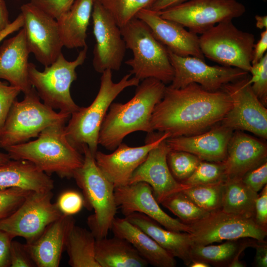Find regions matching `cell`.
<instances>
[{
    "mask_svg": "<svg viewBox=\"0 0 267 267\" xmlns=\"http://www.w3.org/2000/svg\"><path fill=\"white\" fill-rule=\"evenodd\" d=\"M231 106L222 89L209 91L196 83L179 89L166 86L152 113L151 127L170 137L200 134L221 122Z\"/></svg>",
    "mask_w": 267,
    "mask_h": 267,
    "instance_id": "1",
    "label": "cell"
},
{
    "mask_svg": "<svg viewBox=\"0 0 267 267\" xmlns=\"http://www.w3.org/2000/svg\"><path fill=\"white\" fill-rule=\"evenodd\" d=\"M134 96L125 103H112L101 126L98 144L114 150L128 134L136 131L151 133L152 113L162 98L166 85L154 78L142 80Z\"/></svg>",
    "mask_w": 267,
    "mask_h": 267,
    "instance_id": "2",
    "label": "cell"
},
{
    "mask_svg": "<svg viewBox=\"0 0 267 267\" xmlns=\"http://www.w3.org/2000/svg\"><path fill=\"white\" fill-rule=\"evenodd\" d=\"M65 122L44 129L34 140L8 146L4 149L12 160H24L49 175L73 178L83 164L84 156L73 146L65 133Z\"/></svg>",
    "mask_w": 267,
    "mask_h": 267,
    "instance_id": "3",
    "label": "cell"
},
{
    "mask_svg": "<svg viewBox=\"0 0 267 267\" xmlns=\"http://www.w3.org/2000/svg\"><path fill=\"white\" fill-rule=\"evenodd\" d=\"M101 74L100 88L93 101L89 106L80 107L72 113L65 126V135L69 142L82 154V147L86 145L95 155L101 126L110 105L125 89L137 87L140 82L134 76L131 77L130 73L117 83L113 81L111 70H106Z\"/></svg>",
    "mask_w": 267,
    "mask_h": 267,
    "instance_id": "4",
    "label": "cell"
},
{
    "mask_svg": "<svg viewBox=\"0 0 267 267\" xmlns=\"http://www.w3.org/2000/svg\"><path fill=\"white\" fill-rule=\"evenodd\" d=\"M82 165L73 178L82 189L84 206L94 214L88 219V224L96 239L106 237L111 229L117 210L114 196L115 186L97 166L94 156L88 146L82 149Z\"/></svg>",
    "mask_w": 267,
    "mask_h": 267,
    "instance_id": "5",
    "label": "cell"
},
{
    "mask_svg": "<svg viewBox=\"0 0 267 267\" xmlns=\"http://www.w3.org/2000/svg\"><path fill=\"white\" fill-rule=\"evenodd\" d=\"M120 29L127 49L133 53L125 62L131 68L130 73L140 81L154 78L165 85L171 83L174 72L168 49L149 27L135 17Z\"/></svg>",
    "mask_w": 267,
    "mask_h": 267,
    "instance_id": "6",
    "label": "cell"
},
{
    "mask_svg": "<svg viewBox=\"0 0 267 267\" xmlns=\"http://www.w3.org/2000/svg\"><path fill=\"white\" fill-rule=\"evenodd\" d=\"M71 115L59 111L40 101L34 87L24 94L22 100H15L5 123L0 130V148L28 141L38 137L47 127L61 122H66Z\"/></svg>",
    "mask_w": 267,
    "mask_h": 267,
    "instance_id": "7",
    "label": "cell"
},
{
    "mask_svg": "<svg viewBox=\"0 0 267 267\" xmlns=\"http://www.w3.org/2000/svg\"><path fill=\"white\" fill-rule=\"evenodd\" d=\"M87 51L86 45L73 61L67 60L62 53L43 71L29 63V81L44 104L70 115L79 109L71 95L70 87L77 78L76 68L85 61Z\"/></svg>",
    "mask_w": 267,
    "mask_h": 267,
    "instance_id": "8",
    "label": "cell"
},
{
    "mask_svg": "<svg viewBox=\"0 0 267 267\" xmlns=\"http://www.w3.org/2000/svg\"><path fill=\"white\" fill-rule=\"evenodd\" d=\"M255 42L253 34L239 30L232 20L215 25L199 37L200 48L205 57L248 73Z\"/></svg>",
    "mask_w": 267,
    "mask_h": 267,
    "instance_id": "9",
    "label": "cell"
},
{
    "mask_svg": "<svg viewBox=\"0 0 267 267\" xmlns=\"http://www.w3.org/2000/svg\"><path fill=\"white\" fill-rule=\"evenodd\" d=\"M51 191H31L12 214L0 221V229L13 238L23 237L27 243L34 240L63 215L56 203L52 202Z\"/></svg>",
    "mask_w": 267,
    "mask_h": 267,
    "instance_id": "10",
    "label": "cell"
},
{
    "mask_svg": "<svg viewBox=\"0 0 267 267\" xmlns=\"http://www.w3.org/2000/svg\"><path fill=\"white\" fill-rule=\"evenodd\" d=\"M245 11L244 5L236 0H188L158 13L192 33L202 34L222 21L242 16Z\"/></svg>",
    "mask_w": 267,
    "mask_h": 267,
    "instance_id": "11",
    "label": "cell"
},
{
    "mask_svg": "<svg viewBox=\"0 0 267 267\" xmlns=\"http://www.w3.org/2000/svg\"><path fill=\"white\" fill-rule=\"evenodd\" d=\"M249 79L248 75L222 88L230 97L231 106L221 124L267 139V109L254 92Z\"/></svg>",
    "mask_w": 267,
    "mask_h": 267,
    "instance_id": "12",
    "label": "cell"
},
{
    "mask_svg": "<svg viewBox=\"0 0 267 267\" xmlns=\"http://www.w3.org/2000/svg\"><path fill=\"white\" fill-rule=\"evenodd\" d=\"M189 226L194 245H205L244 238L265 242L267 235V229L260 226L253 219L229 214L222 210L210 213L203 219Z\"/></svg>",
    "mask_w": 267,
    "mask_h": 267,
    "instance_id": "13",
    "label": "cell"
},
{
    "mask_svg": "<svg viewBox=\"0 0 267 267\" xmlns=\"http://www.w3.org/2000/svg\"><path fill=\"white\" fill-rule=\"evenodd\" d=\"M174 69V77L170 86L175 89L196 83L206 90H220L226 84L241 79L248 72L226 66H211L196 57L181 56L168 49Z\"/></svg>",
    "mask_w": 267,
    "mask_h": 267,
    "instance_id": "14",
    "label": "cell"
},
{
    "mask_svg": "<svg viewBox=\"0 0 267 267\" xmlns=\"http://www.w3.org/2000/svg\"><path fill=\"white\" fill-rule=\"evenodd\" d=\"M26 42L31 53L44 66L62 53L63 47L57 20L28 2L21 6Z\"/></svg>",
    "mask_w": 267,
    "mask_h": 267,
    "instance_id": "15",
    "label": "cell"
},
{
    "mask_svg": "<svg viewBox=\"0 0 267 267\" xmlns=\"http://www.w3.org/2000/svg\"><path fill=\"white\" fill-rule=\"evenodd\" d=\"M91 17L95 39L92 64L100 73L119 70L127 49L121 29L99 1H94Z\"/></svg>",
    "mask_w": 267,
    "mask_h": 267,
    "instance_id": "16",
    "label": "cell"
},
{
    "mask_svg": "<svg viewBox=\"0 0 267 267\" xmlns=\"http://www.w3.org/2000/svg\"><path fill=\"white\" fill-rule=\"evenodd\" d=\"M170 137L167 133H149L145 144L131 147L121 143L111 154L97 151L96 163L115 187L129 183L134 171L145 160L149 151L163 140Z\"/></svg>",
    "mask_w": 267,
    "mask_h": 267,
    "instance_id": "17",
    "label": "cell"
},
{
    "mask_svg": "<svg viewBox=\"0 0 267 267\" xmlns=\"http://www.w3.org/2000/svg\"><path fill=\"white\" fill-rule=\"evenodd\" d=\"M114 196L117 208L125 217L134 213L144 214L169 230L190 233L189 225L174 219L160 207L151 187L144 182H138L115 187Z\"/></svg>",
    "mask_w": 267,
    "mask_h": 267,
    "instance_id": "18",
    "label": "cell"
},
{
    "mask_svg": "<svg viewBox=\"0 0 267 267\" xmlns=\"http://www.w3.org/2000/svg\"><path fill=\"white\" fill-rule=\"evenodd\" d=\"M170 150L166 139L151 149L134 171L129 183H147L151 187L154 196L159 204L171 195L189 187L178 181L172 174L167 160Z\"/></svg>",
    "mask_w": 267,
    "mask_h": 267,
    "instance_id": "19",
    "label": "cell"
},
{
    "mask_svg": "<svg viewBox=\"0 0 267 267\" xmlns=\"http://www.w3.org/2000/svg\"><path fill=\"white\" fill-rule=\"evenodd\" d=\"M135 17L143 21L155 37L172 52L205 60L197 34L187 31L177 22L162 17L158 12L150 9L140 10Z\"/></svg>",
    "mask_w": 267,
    "mask_h": 267,
    "instance_id": "20",
    "label": "cell"
},
{
    "mask_svg": "<svg viewBox=\"0 0 267 267\" xmlns=\"http://www.w3.org/2000/svg\"><path fill=\"white\" fill-rule=\"evenodd\" d=\"M233 133V130L221 124L200 134L169 137L166 142L170 150L190 153L202 161L221 162L226 157Z\"/></svg>",
    "mask_w": 267,
    "mask_h": 267,
    "instance_id": "21",
    "label": "cell"
},
{
    "mask_svg": "<svg viewBox=\"0 0 267 267\" xmlns=\"http://www.w3.org/2000/svg\"><path fill=\"white\" fill-rule=\"evenodd\" d=\"M267 146L259 139L236 130L229 141L222 161L226 179L241 178L250 170L267 161Z\"/></svg>",
    "mask_w": 267,
    "mask_h": 267,
    "instance_id": "22",
    "label": "cell"
},
{
    "mask_svg": "<svg viewBox=\"0 0 267 267\" xmlns=\"http://www.w3.org/2000/svg\"><path fill=\"white\" fill-rule=\"evenodd\" d=\"M75 224L72 216L63 215L49 224L34 240L25 244L36 267L59 266L68 234Z\"/></svg>",
    "mask_w": 267,
    "mask_h": 267,
    "instance_id": "23",
    "label": "cell"
},
{
    "mask_svg": "<svg viewBox=\"0 0 267 267\" xmlns=\"http://www.w3.org/2000/svg\"><path fill=\"white\" fill-rule=\"evenodd\" d=\"M30 53L23 28L0 46V79L19 88L24 94L33 88L28 74Z\"/></svg>",
    "mask_w": 267,
    "mask_h": 267,
    "instance_id": "24",
    "label": "cell"
},
{
    "mask_svg": "<svg viewBox=\"0 0 267 267\" xmlns=\"http://www.w3.org/2000/svg\"><path fill=\"white\" fill-rule=\"evenodd\" d=\"M125 217L149 235L174 257L181 260L188 267L192 260L191 250L194 245L189 233L164 228L154 220L139 213H134Z\"/></svg>",
    "mask_w": 267,
    "mask_h": 267,
    "instance_id": "25",
    "label": "cell"
},
{
    "mask_svg": "<svg viewBox=\"0 0 267 267\" xmlns=\"http://www.w3.org/2000/svg\"><path fill=\"white\" fill-rule=\"evenodd\" d=\"M111 230L114 236L129 242L148 264L156 267L176 266L175 257L125 217L115 218Z\"/></svg>",
    "mask_w": 267,
    "mask_h": 267,
    "instance_id": "26",
    "label": "cell"
},
{
    "mask_svg": "<svg viewBox=\"0 0 267 267\" xmlns=\"http://www.w3.org/2000/svg\"><path fill=\"white\" fill-rule=\"evenodd\" d=\"M17 187L32 191H49L54 181L32 163L11 159L0 165V189Z\"/></svg>",
    "mask_w": 267,
    "mask_h": 267,
    "instance_id": "27",
    "label": "cell"
},
{
    "mask_svg": "<svg viewBox=\"0 0 267 267\" xmlns=\"http://www.w3.org/2000/svg\"><path fill=\"white\" fill-rule=\"evenodd\" d=\"M93 3L94 0H75L70 8L56 20L63 46L72 49L87 45V31Z\"/></svg>",
    "mask_w": 267,
    "mask_h": 267,
    "instance_id": "28",
    "label": "cell"
},
{
    "mask_svg": "<svg viewBox=\"0 0 267 267\" xmlns=\"http://www.w3.org/2000/svg\"><path fill=\"white\" fill-rule=\"evenodd\" d=\"M95 253L100 267H146L148 265L129 242L115 236L96 239Z\"/></svg>",
    "mask_w": 267,
    "mask_h": 267,
    "instance_id": "29",
    "label": "cell"
},
{
    "mask_svg": "<svg viewBox=\"0 0 267 267\" xmlns=\"http://www.w3.org/2000/svg\"><path fill=\"white\" fill-rule=\"evenodd\" d=\"M258 195V193L247 186L241 178L226 179L223 186L222 210L254 219Z\"/></svg>",
    "mask_w": 267,
    "mask_h": 267,
    "instance_id": "30",
    "label": "cell"
},
{
    "mask_svg": "<svg viewBox=\"0 0 267 267\" xmlns=\"http://www.w3.org/2000/svg\"><path fill=\"white\" fill-rule=\"evenodd\" d=\"M96 238L90 230L77 226L68 234L65 249L72 267H100L95 258Z\"/></svg>",
    "mask_w": 267,
    "mask_h": 267,
    "instance_id": "31",
    "label": "cell"
},
{
    "mask_svg": "<svg viewBox=\"0 0 267 267\" xmlns=\"http://www.w3.org/2000/svg\"><path fill=\"white\" fill-rule=\"evenodd\" d=\"M239 239L226 240L220 245H193L191 250L192 260L202 261L215 267H228L234 258L239 259L243 251L252 246L255 240L250 238Z\"/></svg>",
    "mask_w": 267,
    "mask_h": 267,
    "instance_id": "32",
    "label": "cell"
},
{
    "mask_svg": "<svg viewBox=\"0 0 267 267\" xmlns=\"http://www.w3.org/2000/svg\"><path fill=\"white\" fill-rule=\"evenodd\" d=\"M161 204L187 225L203 219L210 214L197 206L182 191L171 195Z\"/></svg>",
    "mask_w": 267,
    "mask_h": 267,
    "instance_id": "33",
    "label": "cell"
},
{
    "mask_svg": "<svg viewBox=\"0 0 267 267\" xmlns=\"http://www.w3.org/2000/svg\"><path fill=\"white\" fill-rule=\"evenodd\" d=\"M224 182L191 186L182 191L200 208L210 213L222 210Z\"/></svg>",
    "mask_w": 267,
    "mask_h": 267,
    "instance_id": "34",
    "label": "cell"
},
{
    "mask_svg": "<svg viewBox=\"0 0 267 267\" xmlns=\"http://www.w3.org/2000/svg\"><path fill=\"white\" fill-rule=\"evenodd\" d=\"M157 0H100L99 1L120 28L135 18L140 10L149 9Z\"/></svg>",
    "mask_w": 267,
    "mask_h": 267,
    "instance_id": "35",
    "label": "cell"
},
{
    "mask_svg": "<svg viewBox=\"0 0 267 267\" xmlns=\"http://www.w3.org/2000/svg\"><path fill=\"white\" fill-rule=\"evenodd\" d=\"M167 160L170 170L174 178L182 183L194 172L202 160L190 153L170 150Z\"/></svg>",
    "mask_w": 267,
    "mask_h": 267,
    "instance_id": "36",
    "label": "cell"
},
{
    "mask_svg": "<svg viewBox=\"0 0 267 267\" xmlns=\"http://www.w3.org/2000/svg\"><path fill=\"white\" fill-rule=\"evenodd\" d=\"M226 180L222 162L202 161L193 173L182 183L189 186L216 183Z\"/></svg>",
    "mask_w": 267,
    "mask_h": 267,
    "instance_id": "37",
    "label": "cell"
},
{
    "mask_svg": "<svg viewBox=\"0 0 267 267\" xmlns=\"http://www.w3.org/2000/svg\"><path fill=\"white\" fill-rule=\"evenodd\" d=\"M251 73L249 82L252 89L265 105L267 104V53L257 63L252 64L249 73Z\"/></svg>",
    "mask_w": 267,
    "mask_h": 267,
    "instance_id": "38",
    "label": "cell"
},
{
    "mask_svg": "<svg viewBox=\"0 0 267 267\" xmlns=\"http://www.w3.org/2000/svg\"><path fill=\"white\" fill-rule=\"evenodd\" d=\"M31 191L17 187L0 189V221L12 214Z\"/></svg>",
    "mask_w": 267,
    "mask_h": 267,
    "instance_id": "39",
    "label": "cell"
},
{
    "mask_svg": "<svg viewBox=\"0 0 267 267\" xmlns=\"http://www.w3.org/2000/svg\"><path fill=\"white\" fill-rule=\"evenodd\" d=\"M21 89L0 81V130L3 127L10 110Z\"/></svg>",
    "mask_w": 267,
    "mask_h": 267,
    "instance_id": "40",
    "label": "cell"
},
{
    "mask_svg": "<svg viewBox=\"0 0 267 267\" xmlns=\"http://www.w3.org/2000/svg\"><path fill=\"white\" fill-rule=\"evenodd\" d=\"M56 203L63 215L72 216L81 210L84 206V200L79 192L69 190L62 193Z\"/></svg>",
    "mask_w": 267,
    "mask_h": 267,
    "instance_id": "41",
    "label": "cell"
},
{
    "mask_svg": "<svg viewBox=\"0 0 267 267\" xmlns=\"http://www.w3.org/2000/svg\"><path fill=\"white\" fill-rule=\"evenodd\" d=\"M27 0L57 20L70 8L75 0Z\"/></svg>",
    "mask_w": 267,
    "mask_h": 267,
    "instance_id": "42",
    "label": "cell"
},
{
    "mask_svg": "<svg viewBox=\"0 0 267 267\" xmlns=\"http://www.w3.org/2000/svg\"><path fill=\"white\" fill-rule=\"evenodd\" d=\"M241 179L247 186L258 193L267 183V162L248 171Z\"/></svg>",
    "mask_w": 267,
    "mask_h": 267,
    "instance_id": "43",
    "label": "cell"
},
{
    "mask_svg": "<svg viewBox=\"0 0 267 267\" xmlns=\"http://www.w3.org/2000/svg\"><path fill=\"white\" fill-rule=\"evenodd\" d=\"M10 267H33L36 265L25 244L12 240L10 247Z\"/></svg>",
    "mask_w": 267,
    "mask_h": 267,
    "instance_id": "44",
    "label": "cell"
},
{
    "mask_svg": "<svg viewBox=\"0 0 267 267\" xmlns=\"http://www.w3.org/2000/svg\"><path fill=\"white\" fill-rule=\"evenodd\" d=\"M255 222L260 226L267 229V185L262 188L256 199L255 205Z\"/></svg>",
    "mask_w": 267,
    "mask_h": 267,
    "instance_id": "45",
    "label": "cell"
},
{
    "mask_svg": "<svg viewBox=\"0 0 267 267\" xmlns=\"http://www.w3.org/2000/svg\"><path fill=\"white\" fill-rule=\"evenodd\" d=\"M13 238L0 229V267H8L10 264V247Z\"/></svg>",
    "mask_w": 267,
    "mask_h": 267,
    "instance_id": "46",
    "label": "cell"
},
{
    "mask_svg": "<svg viewBox=\"0 0 267 267\" xmlns=\"http://www.w3.org/2000/svg\"><path fill=\"white\" fill-rule=\"evenodd\" d=\"M267 29L263 31L259 40L255 44L253 51L252 65L258 62L267 53Z\"/></svg>",
    "mask_w": 267,
    "mask_h": 267,
    "instance_id": "47",
    "label": "cell"
},
{
    "mask_svg": "<svg viewBox=\"0 0 267 267\" xmlns=\"http://www.w3.org/2000/svg\"><path fill=\"white\" fill-rule=\"evenodd\" d=\"M252 247L256 249L254 265L257 267H267V242L255 240Z\"/></svg>",
    "mask_w": 267,
    "mask_h": 267,
    "instance_id": "48",
    "label": "cell"
},
{
    "mask_svg": "<svg viewBox=\"0 0 267 267\" xmlns=\"http://www.w3.org/2000/svg\"><path fill=\"white\" fill-rule=\"evenodd\" d=\"M23 25L24 18L20 13L16 19L11 22L8 26L0 34V43L8 35L22 28Z\"/></svg>",
    "mask_w": 267,
    "mask_h": 267,
    "instance_id": "49",
    "label": "cell"
},
{
    "mask_svg": "<svg viewBox=\"0 0 267 267\" xmlns=\"http://www.w3.org/2000/svg\"><path fill=\"white\" fill-rule=\"evenodd\" d=\"M188 0H157L150 9L159 12L182 3Z\"/></svg>",
    "mask_w": 267,
    "mask_h": 267,
    "instance_id": "50",
    "label": "cell"
},
{
    "mask_svg": "<svg viewBox=\"0 0 267 267\" xmlns=\"http://www.w3.org/2000/svg\"><path fill=\"white\" fill-rule=\"evenodd\" d=\"M10 23L6 3L4 0H0V34L8 26Z\"/></svg>",
    "mask_w": 267,
    "mask_h": 267,
    "instance_id": "51",
    "label": "cell"
},
{
    "mask_svg": "<svg viewBox=\"0 0 267 267\" xmlns=\"http://www.w3.org/2000/svg\"><path fill=\"white\" fill-rule=\"evenodd\" d=\"M256 26L260 29H267V16L256 15L255 17Z\"/></svg>",
    "mask_w": 267,
    "mask_h": 267,
    "instance_id": "52",
    "label": "cell"
},
{
    "mask_svg": "<svg viewBox=\"0 0 267 267\" xmlns=\"http://www.w3.org/2000/svg\"><path fill=\"white\" fill-rule=\"evenodd\" d=\"M189 267H209L210 265L203 261L193 260L188 266Z\"/></svg>",
    "mask_w": 267,
    "mask_h": 267,
    "instance_id": "53",
    "label": "cell"
},
{
    "mask_svg": "<svg viewBox=\"0 0 267 267\" xmlns=\"http://www.w3.org/2000/svg\"><path fill=\"white\" fill-rule=\"evenodd\" d=\"M245 266L246 264L239 259H233L228 267H244Z\"/></svg>",
    "mask_w": 267,
    "mask_h": 267,
    "instance_id": "54",
    "label": "cell"
},
{
    "mask_svg": "<svg viewBox=\"0 0 267 267\" xmlns=\"http://www.w3.org/2000/svg\"><path fill=\"white\" fill-rule=\"evenodd\" d=\"M11 159L7 153H3L0 151V165L7 163Z\"/></svg>",
    "mask_w": 267,
    "mask_h": 267,
    "instance_id": "55",
    "label": "cell"
},
{
    "mask_svg": "<svg viewBox=\"0 0 267 267\" xmlns=\"http://www.w3.org/2000/svg\"><path fill=\"white\" fill-rule=\"evenodd\" d=\"M100 0H94V1H99Z\"/></svg>",
    "mask_w": 267,
    "mask_h": 267,
    "instance_id": "56",
    "label": "cell"
},
{
    "mask_svg": "<svg viewBox=\"0 0 267 267\" xmlns=\"http://www.w3.org/2000/svg\"><path fill=\"white\" fill-rule=\"evenodd\" d=\"M263 0V1H264L265 2H266L267 1V0Z\"/></svg>",
    "mask_w": 267,
    "mask_h": 267,
    "instance_id": "57",
    "label": "cell"
}]
</instances>
